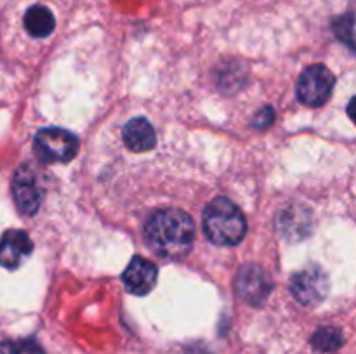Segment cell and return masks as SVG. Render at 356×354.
Returning <instances> with one entry per match:
<instances>
[{
  "instance_id": "1",
  "label": "cell",
  "mask_w": 356,
  "mask_h": 354,
  "mask_svg": "<svg viewBox=\"0 0 356 354\" xmlns=\"http://www.w3.org/2000/svg\"><path fill=\"white\" fill-rule=\"evenodd\" d=\"M149 248L163 259H181L191 250L195 224L179 208H160L149 215L145 226Z\"/></svg>"
},
{
  "instance_id": "7",
  "label": "cell",
  "mask_w": 356,
  "mask_h": 354,
  "mask_svg": "<svg viewBox=\"0 0 356 354\" xmlns=\"http://www.w3.org/2000/svg\"><path fill=\"white\" fill-rule=\"evenodd\" d=\"M235 287L240 297L252 305L263 304L273 290V283H271L266 271L256 264H245V266L240 267Z\"/></svg>"
},
{
  "instance_id": "15",
  "label": "cell",
  "mask_w": 356,
  "mask_h": 354,
  "mask_svg": "<svg viewBox=\"0 0 356 354\" xmlns=\"http://www.w3.org/2000/svg\"><path fill=\"white\" fill-rule=\"evenodd\" d=\"M336 31H337V37L341 40L348 42L350 47H353V16L348 14V16L341 17L336 24Z\"/></svg>"
},
{
  "instance_id": "11",
  "label": "cell",
  "mask_w": 356,
  "mask_h": 354,
  "mask_svg": "<svg viewBox=\"0 0 356 354\" xmlns=\"http://www.w3.org/2000/svg\"><path fill=\"white\" fill-rule=\"evenodd\" d=\"M278 229L289 239H301L309 235L312 229V217L305 207L285 208L278 215Z\"/></svg>"
},
{
  "instance_id": "12",
  "label": "cell",
  "mask_w": 356,
  "mask_h": 354,
  "mask_svg": "<svg viewBox=\"0 0 356 354\" xmlns=\"http://www.w3.org/2000/svg\"><path fill=\"white\" fill-rule=\"evenodd\" d=\"M54 14L45 6H31L24 14V28L35 38H45L54 31Z\"/></svg>"
},
{
  "instance_id": "9",
  "label": "cell",
  "mask_w": 356,
  "mask_h": 354,
  "mask_svg": "<svg viewBox=\"0 0 356 354\" xmlns=\"http://www.w3.org/2000/svg\"><path fill=\"white\" fill-rule=\"evenodd\" d=\"M156 278H159V269H156L155 264L141 255L132 257V260L122 274L125 288L134 295L149 294L156 285Z\"/></svg>"
},
{
  "instance_id": "5",
  "label": "cell",
  "mask_w": 356,
  "mask_h": 354,
  "mask_svg": "<svg viewBox=\"0 0 356 354\" xmlns=\"http://www.w3.org/2000/svg\"><path fill=\"white\" fill-rule=\"evenodd\" d=\"M291 290L302 305H316L329 294V278L322 267L309 266L294 274Z\"/></svg>"
},
{
  "instance_id": "2",
  "label": "cell",
  "mask_w": 356,
  "mask_h": 354,
  "mask_svg": "<svg viewBox=\"0 0 356 354\" xmlns=\"http://www.w3.org/2000/svg\"><path fill=\"white\" fill-rule=\"evenodd\" d=\"M202 226L205 236L221 246L238 245L247 233L245 215L228 198H216L207 205Z\"/></svg>"
},
{
  "instance_id": "10",
  "label": "cell",
  "mask_w": 356,
  "mask_h": 354,
  "mask_svg": "<svg viewBox=\"0 0 356 354\" xmlns=\"http://www.w3.org/2000/svg\"><path fill=\"white\" fill-rule=\"evenodd\" d=\"M124 142L131 151L136 153L153 149L156 144L155 128L146 118H132L124 127Z\"/></svg>"
},
{
  "instance_id": "3",
  "label": "cell",
  "mask_w": 356,
  "mask_h": 354,
  "mask_svg": "<svg viewBox=\"0 0 356 354\" xmlns=\"http://www.w3.org/2000/svg\"><path fill=\"white\" fill-rule=\"evenodd\" d=\"M33 151L42 163H68L79 153V139L65 128H42L35 135Z\"/></svg>"
},
{
  "instance_id": "8",
  "label": "cell",
  "mask_w": 356,
  "mask_h": 354,
  "mask_svg": "<svg viewBox=\"0 0 356 354\" xmlns=\"http://www.w3.org/2000/svg\"><path fill=\"white\" fill-rule=\"evenodd\" d=\"M33 252V242L21 229H9L0 238V266L17 269Z\"/></svg>"
},
{
  "instance_id": "16",
  "label": "cell",
  "mask_w": 356,
  "mask_h": 354,
  "mask_svg": "<svg viewBox=\"0 0 356 354\" xmlns=\"http://www.w3.org/2000/svg\"><path fill=\"white\" fill-rule=\"evenodd\" d=\"M273 120H275V111H273V108L266 106V108H263V110H261L259 113L256 115V117H254L252 127H256V128H266V127H270L271 124H273Z\"/></svg>"
},
{
  "instance_id": "13",
  "label": "cell",
  "mask_w": 356,
  "mask_h": 354,
  "mask_svg": "<svg viewBox=\"0 0 356 354\" xmlns=\"http://www.w3.org/2000/svg\"><path fill=\"white\" fill-rule=\"evenodd\" d=\"M344 342V337L341 330L332 328V326H323V328L316 330L315 335L312 337L313 349L318 353H334L339 349Z\"/></svg>"
},
{
  "instance_id": "14",
  "label": "cell",
  "mask_w": 356,
  "mask_h": 354,
  "mask_svg": "<svg viewBox=\"0 0 356 354\" xmlns=\"http://www.w3.org/2000/svg\"><path fill=\"white\" fill-rule=\"evenodd\" d=\"M0 354H44V351L31 339L6 340L0 346Z\"/></svg>"
},
{
  "instance_id": "6",
  "label": "cell",
  "mask_w": 356,
  "mask_h": 354,
  "mask_svg": "<svg viewBox=\"0 0 356 354\" xmlns=\"http://www.w3.org/2000/svg\"><path fill=\"white\" fill-rule=\"evenodd\" d=\"M13 196L17 208L26 215H35L40 208L44 191L38 184L37 172L30 165H21L13 179Z\"/></svg>"
},
{
  "instance_id": "4",
  "label": "cell",
  "mask_w": 356,
  "mask_h": 354,
  "mask_svg": "<svg viewBox=\"0 0 356 354\" xmlns=\"http://www.w3.org/2000/svg\"><path fill=\"white\" fill-rule=\"evenodd\" d=\"M334 89V75L323 65H313L301 73L298 80V97L302 104L320 108L329 101Z\"/></svg>"
}]
</instances>
